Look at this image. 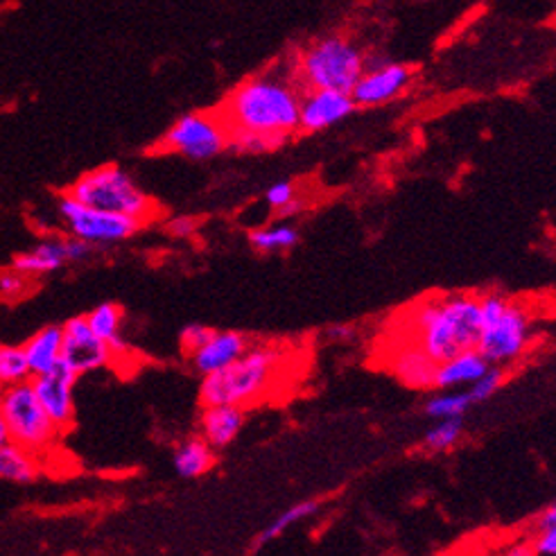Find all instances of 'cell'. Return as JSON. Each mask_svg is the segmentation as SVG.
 <instances>
[{
  "mask_svg": "<svg viewBox=\"0 0 556 556\" xmlns=\"http://www.w3.org/2000/svg\"><path fill=\"white\" fill-rule=\"evenodd\" d=\"M5 443H10V430L3 414V389H0V446H5Z\"/></svg>",
  "mask_w": 556,
  "mask_h": 556,
  "instance_id": "cell-35",
  "label": "cell"
},
{
  "mask_svg": "<svg viewBox=\"0 0 556 556\" xmlns=\"http://www.w3.org/2000/svg\"><path fill=\"white\" fill-rule=\"evenodd\" d=\"M357 109L351 93L328 89H305L299 109V131L317 134L346 121Z\"/></svg>",
  "mask_w": 556,
  "mask_h": 556,
  "instance_id": "cell-14",
  "label": "cell"
},
{
  "mask_svg": "<svg viewBox=\"0 0 556 556\" xmlns=\"http://www.w3.org/2000/svg\"><path fill=\"white\" fill-rule=\"evenodd\" d=\"M552 525H556V503H554L552 507H547V509L541 514L539 522H536L539 530H545V527H552Z\"/></svg>",
  "mask_w": 556,
  "mask_h": 556,
  "instance_id": "cell-36",
  "label": "cell"
},
{
  "mask_svg": "<svg viewBox=\"0 0 556 556\" xmlns=\"http://www.w3.org/2000/svg\"><path fill=\"white\" fill-rule=\"evenodd\" d=\"M244 409L238 405H204L200 416L202 439L213 451H225L244 428Z\"/></svg>",
  "mask_w": 556,
  "mask_h": 556,
  "instance_id": "cell-17",
  "label": "cell"
},
{
  "mask_svg": "<svg viewBox=\"0 0 556 556\" xmlns=\"http://www.w3.org/2000/svg\"><path fill=\"white\" fill-rule=\"evenodd\" d=\"M64 330L62 326H46L23 344V353L33 376L52 371L62 363Z\"/></svg>",
  "mask_w": 556,
  "mask_h": 556,
  "instance_id": "cell-19",
  "label": "cell"
},
{
  "mask_svg": "<svg viewBox=\"0 0 556 556\" xmlns=\"http://www.w3.org/2000/svg\"><path fill=\"white\" fill-rule=\"evenodd\" d=\"M161 148L165 152L181 154L190 161H208L229 150V129L219 114H194L181 116L168 131H165Z\"/></svg>",
  "mask_w": 556,
  "mask_h": 556,
  "instance_id": "cell-8",
  "label": "cell"
},
{
  "mask_svg": "<svg viewBox=\"0 0 556 556\" xmlns=\"http://www.w3.org/2000/svg\"><path fill=\"white\" fill-rule=\"evenodd\" d=\"M482 336L478 351L493 367L518 363L532 344V315L522 303L503 294H482Z\"/></svg>",
  "mask_w": 556,
  "mask_h": 556,
  "instance_id": "cell-5",
  "label": "cell"
},
{
  "mask_svg": "<svg viewBox=\"0 0 556 556\" xmlns=\"http://www.w3.org/2000/svg\"><path fill=\"white\" fill-rule=\"evenodd\" d=\"M299 242V231L290 222H278V225L261 227L249 233V244L261 254H283L294 249Z\"/></svg>",
  "mask_w": 556,
  "mask_h": 556,
  "instance_id": "cell-23",
  "label": "cell"
},
{
  "mask_svg": "<svg viewBox=\"0 0 556 556\" xmlns=\"http://www.w3.org/2000/svg\"><path fill=\"white\" fill-rule=\"evenodd\" d=\"M503 556H539V554L534 552V547H514V549L505 552Z\"/></svg>",
  "mask_w": 556,
  "mask_h": 556,
  "instance_id": "cell-37",
  "label": "cell"
},
{
  "mask_svg": "<svg viewBox=\"0 0 556 556\" xmlns=\"http://www.w3.org/2000/svg\"><path fill=\"white\" fill-rule=\"evenodd\" d=\"M554 23H556V16H554Z\"/></svg>",
  "mask_w": 556,
  "mask_h": 556,
  "instance_id": "cell-38",
  "label": "cell"
},
{
  "mask_svg": "<svg viewBox=\"0 0 556 556\" xmlns=\"http://www.w3.org/2000/svg\"><path fill=\"white\" fill-rule=\"evenodd\" d=\"M64 344H62V363L73 369L77 376L91 374L111 365L114 351H111L96 332L91 330L87 317L68 319L64 326Z\"/></svg>",
  "mask_w": 556,
  "mask_h": 556,
  "instance_id": "cell-10",
  "label": "cell"
},
{
  "mask_svg": "<svg viewBox=\"0 0 556 556\" xmlns=\"http://www.w3.org/2000/svg\"><path fill=\"white\" fill-rule=\"evenodd\" d=\"M3 414L10 441L37 457L46 453L60 437V428L52 424L41 407L30 380L3 389Z\"/></svg>",
  "mask_w": 556,
  "mask_h": 556,
  "instance_id": "cell-7",
  "label": "cell"
},
{
  "mask_svg": "<svg viewBox=\"0 0 556 556\" xmlns=\"http://www.w3.org/2000/svg\"><path fill=\"white\" fill-rule=\"evenodd\" d=\"M93 254V244L79 240L75 236L71 238H48L37 242L33 249L18 254L12 263V267L25 276H41L58 271L66 263H81Z\"/></svg>",
  "mask_w": 556,
  "mask_h": 556,
  "instance_id": "cell-11",
  "label": "cell"
},
{
  "mask_svg": "<svg viewBox=\"0 0 556 556\" xmlns=\"http://www.w3.org/2000/svg\"><path fill=\"white\" fill-rule=\"evenodd\" d=\"M252 346L244 332L238 330H213L208 342L190 355V365L202 378L233 365L244 351Z\"/></svg>",
  "mask_w": 556,
  "mask_h": 556,
  "instance_id": "cell-15",
  "label": "cell"
},
{
  "mask_svg": "<svg viewBox=\"0 0 556 556\" xmlns=\"http://www.w3.org/2000/svg\"><path fill=\"white\" fill-rule=\"evenodd\" d=\"M77 374L68 369L64 363H60L52 371L33 376L30 382L35 387V394L46 409V414L52 419V424L62 430L71 428L75 421V399L73 389L77 382Z\"/></svg>",
  "mask_w": 556,
  "mask_h": 556,
  "instance_id": "cell-13",
  "label": "cell"
},
{
  "mask_svg": "<svg viewBox=\"0 0 556 556\" xmlns=\"http://www.w3.org/2000/svg\"><path fill=\"white\" fill-rule=\"evenodd\" d=\"M194 229H198V222H194L192 217H175L168 225V231L177 238H188L194 233Z\"/></svg>",
  "mask_w": 556,
  "mask_h": 556,
  "instance_id": "cell-34",
  "label": "cell"
},
{
  "mask_svg": "<svg viewBox=\"0 0 556 556\" xmlns=\"http://www.w3.org/2000/svg\"><path fill=\"white\" fill-rule=\"evenodd\" d=\"M409 342L419 344L434 363L478 349L482 308L478 294H439L414 305L407 317Z\"/></svg>",
  "mask_w": 556,
  "mask_h": 556,
  "instance_id": "cell-2",
  "label": "cell"
},
{
  "mask_svg": "<svg viewBox=\"0 0 556 556\" xmlns=\"http://www.w3.org/2000/svg\"><path fill=\"white\" fill-rule=\"evenodd\" d=\"M66 192L79 204L106 213L127 215L141 222V225H148L156 215V204L152 198H148V192L138 188L131 175L114 163L81 175Z\"/></svg>",
  "mask_w": 556,
  "mask_h": 556,
  "instance_id": "cell-6",
  "label": "cell"
},
{
  "mask_svg": "<svg viewBox=\"0 0 556 556\" xmlns=\"http://www.w3.org/2000/svg\"><path fill=\"white\" fill-rule=\"evenodd\" d=\"M39 478V459L16 443L0 446V480L12 484H30Z\"/></svg>",
  "mask_w": 556,
  "mask_h": 556,
  "instance_id": "cell-21",
  "label": "cell"
},
{
  "mask_svg": "<svg viewBox=\"0 0 556 556\" xmlns=\"http://www.w3.org/2000/svg\"><path fill=\"white\" fill-rule=\"evenodd\" d=\"M464 437L462 419H439L424 437V448L428 453H446L455 448Z\"/></svg>",
  "mask_w": 556,
  "mask_h": 556,
  "instance_id": "cell-27",
  "label": "cell"
},
{
  "mask_svg": "<svg viewBox=\"0 0 556 556\" xmlns=\"http://www.w3.org/2000/svg\"><path fill=\"white\" fill-rule=\"evenodd\" d=\"M33 288V276H25L14 267L8 271H0V301H12Z\"/></svg>",
  "mask_w": 556,
  "mask_h": 556,
  "instance_id": "cell-30",
  "label": "cell"
},
{
  "mask_svg": "<svg viewBox=\"0 0 556 556\" xmlns=\"http://www.w3.org/2000/svg\"><path fill=\"white\" fill-rule=\"evenodd\" d=\"M283 146H286L283 138H276V136H265V134H254V131L229 134V150L240 152V154H265V152H274Z\"/></svg>",
  "mask_w": 556,
  "mask_h": 556,
  "instance_id": "cell-28",
  "label": "cell"
},
{
  "mask_svg": "<svg viewBox=\"0 0 556 556\" xmlns=\"http://www.w3.org/2000/svg\"><path fill=\"white\" fill-rule=\"evenodd\" d=\"M493 365L478 351L470 349L459 355H453L443 363H437L434 369V384L437 392H448V389H464L470 387L476 380H480Z\"/></svg>",
  "mask_w": 556,
  "mask_h": 556,
  "instance_id": "cell-16",
  "label": "cell"
},
{
  "mask_svg": "<svg viewBox=\"0 0 556 556\" xmlns=\"http://www.w3.org/2000/svg\"><path fill=\"white\" fill-rule=\"evenodd\" d=\"M503 382H505V367H491L480 380H476L470 387H466V392H468L472 405L484 403L495 392H500V387H503Z\"/></svg>",
  "mask_w": 556,
  "mask_h": 556,
  "instance_id": "cell-29",
  "label": "cell"
},
{
  "mask_svg": "<svg viewBox=\"0 0 556 556\" xmlns=\"http://www.w3.org/2000/svg\"><path fill=\"white\" fill-rule=\"evenodd\" d=\"M532 547L539 556H556V525L539 530V534L532 541Z\"/></svg>",
  "mask_w": 556,
  "mask_h": 556,
  "instance_id": "cell-33",
  "label": "cell"
},
{
  "mask_svg": "<svg viewBox=\"0 0 556 556\" xmlns=\"http://www.w3.org/2000/svg\"><path fill=\"white\" fill-rule=\"evenodd\" d=\"M299 89L294 73L254 75L242 81L217 114L225 121L229 134L254 131L288 141L294 131H299Z\"/></svg>",
  "mask_w": 556,
  "mask_h": 556,
  "instance_id": "cell-1",
  "label": "cell"
},
{
  "mask_svg": "<svg viewBox=\"0 0 556 556\" xmlns=\"http://www.w3.org/2000/svg\"><path fill=\"white\" fill-rule=\"evenodd\" d=\"M30 367L23 353V346L0 344V389L30 380Z\"/></svg>",
  "mask_w": 556,
  "mask_h": 556,
  "instance_id": "cell-26",
  "label": "cell"
},
{
  "mask_svg": "<svg viewBox=\"0 0 556 556\" xmlns=\"http://www.w3.org/2000/svg\"><path fill=\"white\" fill-rule=\"evenodd\" d=\"M472 407V401L466 389H448V392H439L426 403V414L432 419H462V416Z\"/></svg>",
  "mask_w": 556,
  "mask_h": 556,
  "instance_id": "cell-25",
  "label": "cell"
},
{
  "mask_svg": "<svg viewBox=\"0 0 556 556\" xmlns=\"http://www.w3.org/2000/svg\"><path fill=\"white\" fill-rule=\"evenodd\" d=\"M87 321L96 336L114 351V357L127 351V342L123 340V311L116 303H102L87 315Z\"/></svg>",
  "mask_w": 556,
  "mask_h": 556,
  "instance_id": "cell-22",
  "label": "cell"
},
{
  "mask_svg": "<svg viewBox=\"0 0 556 556\" xmlns=\"http://www.w3.org/2000/svg\"><path fill=\"white\" fill-rule=\"evenodd\" d=\"M319 507H321V500H319V503H317V500H303V503L286 509L281 516H276L265 527L263 534L258 536V545H265V543H269V541H274L278 536H283L290 530V527H294V525H299L303 520H308L311 516H315L319 511Z\"/></svg>",
  "mask_w": 556,
  "mask_h": 556,
  "instance_id": "cell-24",
  "label": "cell"
},
{
  "mask_svg": "<svg viewBox=\"0 0 556 556\" xmlns=\"http://www.w3.org/2000/svg\"><path fill=\"white\" fill-rule=\"evenodd\" d=\"M296 200V188L292 181H276L274 186L267 188L265 192V202L271 211H283L290 202Z\"/></svg>",
  "mask_w": 556,
  "mask_h": 556,
  "instance_id": "cell-32",
  "label": "cell"
},
{
  "mask_svg": "<svg viewBox=\"0 0 556 556\" xmlns=\"http://www.w3.org/2000/svg\"><path fill=\"white\" fill-rule=\"evenodd\" d=\"M173 466L177 476L184 480L202 478L215 466V451L202 437L186 439L184 443H179L173 455Z\"/></svg>",
  "mask_w": 556,
  "mask_h": 556,
  "instance_id": "cell-20",
  "label": "cell"
},
{
  "mask_svg": "<svg viewBox=\"0 0 556 556\" xmlns=\"http://www.w3.org/2000/svg\"><path fill=\"white\" fill-rule=\"evenodd\" d=\"M290 355L283 346L258 342L249 346L227 369L202 378L200 401L204 405H238L242 409L265 401L283 378Z\"/></svg>",
  "mask_w": 556,
  "mask_h": 556,
  "instance_id": "cell-3",
  "label": "cell"
},
{
  "mask_svg": "<svg viewBox=\"0 0 556 556\" xmlns=\"http://www.w3.org/2000/svg\"><path fill=\"white\" fill-rule=\"evenodd\" d=\"M414 79V71L405 64L378 62L369 64L359 75L351 96L357 106H380L401 98Z\"/></svg>",
  "mask_w": 556,
  "mask_h": 556,
  "instance_id": "cell-12",
  "label": "cell"
},
{
  "mask_svg": "<svg viewBox=\"0 0 556 556\" xmlns=\"http://www.w3.org/2000/svg\"><path fill=\"white\" fill-rule=\"evenodd\" d=\"M211 336H213V328H208V326H202V324H190V326H186V328L181 330V336H179L181 351L190 357L194 351H200V349L208 342Z\"/></svg>",
  "mask_w": 556,
  "mask_h": 556,
  "instance_id": "cell-31",
  "label": "cell"
},
{
  "mask_svg": "<svg viewBox=\"0 0 556 556\" xmlns=\"http://www.w3.org/2000/svg\"><path fill=\"white\" fill-rule=\"evenodd\" d=\"M58 211H60V217L64 219L66 229L71 231V236L85 240L93 247L96 244H116V242L129 240L131 236L138 233V229L146 227L134 217L106 213V211H98V208L79 204L71 198L68 192L60 198Z\"/></svg>",
  "mask_w": 556,
  "mask_h": 556,
  "instance_id": "cell-9",
  "label": "cell"
},
{
  "mask_svg": "<svg viewBox=\"0 0 556 556\" xmlns=\"http://www.w3.org/2000/svg\"><path fill=\"white\" fill-rule=\"evenodd\" d=\"M434 359L414 342L403 344L389 355V371H392L403 384L412 389H432L434 384Z\"/></svg>",
  "mask_w": 556,
  "mask_h": 556,
  "instance_id": "cell-18",
  "label": "cell"
},
{
  "mask_svg": "<svg viewBox=\"0 0 556 556\" xmlns=\"http://www.w3.org/2000/svg\"><path fill=\"white\" fill-rule=\"evenodd\" d=\"M367 68L365 52L342 35H330L305 46L294 66L299 87L351 93Z\"/></svg>",
  "mask_w": 556,
  "mask_h": 556,
  "instance_id": "cell-4",
  "label": "cell"
}]
</instances>
